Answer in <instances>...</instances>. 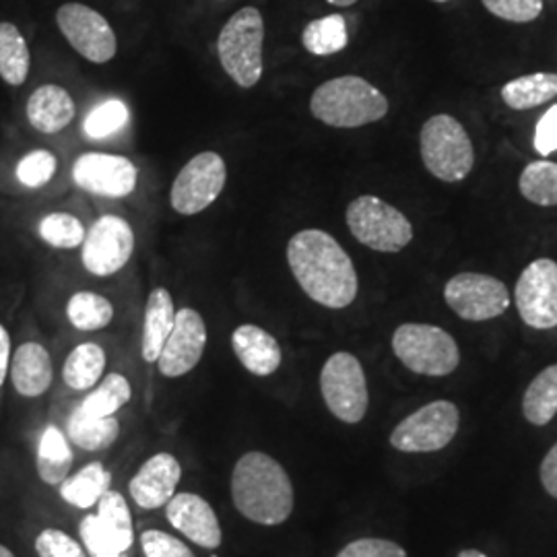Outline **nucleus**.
<instances>
[{
  "label": "nucleus",
  "instance_id": "14",
  "mask_svg": "<svg viewBox=\"0 0 557 557\" xmlns=\"http://www.w3.org/2000/svg\"><path fill=\"white\" fill-rule=\"evenodd\" d=\"M520 319L531 329L549 331L557 326V262L533 260L517 281L515 289Z\"/></svg>",
  "mask_w": 557,
  "mask_h": 557
},
{
  "label": "nucleus",
  "instance_id": "7",
  "mask_svg": "<svg viewBox=\"0 0 557 557\" xmlns=\"http://www.w3.org/2000/svg\"><path fill=\"white\" fill-rule=\"evenodd\" d=\"M345 220L351 236L376 252L395 255L407 248L413 239L411 221L397 207L374 195H361L351 200Z\"/></svg>",
  "mask_w": 557,
  "mask_h": 557
},
{
  "label": "nucleus",
  "instance_id": "32",
  "mask_svg": "<svg viewBox=\"0 0 557 557\" xmlns=\"http://www.w3.org/2000/svg\"><path fill=\"white\" fill-rule=\"evenodd\" d=\"M518 190L533 205L557 207V161H531L518 178Z\"/></svg>",
  "mask_w": 557,
  "mask_h": 557
},
{
  "label": "nucleus",
  "instance_id": "22",
  "mask_svg": "<svg viewBox=\"0 0 557 557\" xmlns=\"http://www.w3.org/2000/svg\"><path fill=\"white\" fill-rule=\"evenodd\" d=\"M27 119L44 135H57L75 119V101L60 85H41L27 100Z\"/></svg>",
  "mask_w": 557,
  "mask_h": 557
},
{
  "label": "nucleus",
  "instance_id": "11",
  "mask_svg": "<svg viewBox=\"0 0 557 557\" xmlns=\"http://www.w3.org/2000/svg\"><path fill=\"white\" fill-rule=\"evenodd\" d=\"M227 168L220 153L205 151L188 161L172 184L170 202L180 215H197L220 199Z\"/></svg>",
  "mask_w": 557,
  "mask_h": 557
},
{
  "label": "nucleus",
  "instance_id": "18",
  "mask_svg": "<svg viewBox=\"0 0 557 557\" xmlns=\"http://www.w3.org/2000/svg\"><path fill=\"white\" fill-rule=\"evenodd\" d=\"M165 517L174 529L205 549H218L223 541L213 506L197 494H176L165 504Z\"/></svg>",
  "mask_w": 557,
  "mask_h": 557
},
{
  "label": "nucleus",
  "instance_id": "41",
  "mask_svg": "<svg viewBox=\"0 0 557 557\" xmlns=\"http://www.w3.org/2000/svg\"><path fill=\"white\" fill-rule=\"evenodd\" d=\"M337 557H407V554L388 539H358L345 545Z\"/></svg>",
  "mask_w": 557,
  "mask_h": 557
},
{
  "label": "nucleus",
  "instance_id": "37",
  "mask_svg": "<svg viewBox=\"0 0 557 557\" xmlns=\"http://www.w3.org/2000/svg\"><path fill=\"white\" fill-rule=\"evenodd\" d=\"M54 172H57V158L46 149L27 153L17 165V178L27 188L46 186L54 176Z\"/></svg>",
  "mask_w": 557,
  "mask_h": 557
},
{
  "label": "nucleus",
  "instance_id": "8",
  "mask_svg": "<svg viewBox=\"0 0 557 557\" xmlns=\"http://www.w3.org/2000/svg\"><path fill=\"white\" fill-rule=\"evenodd\" d=\"M320 393L331 413L345 423H359L368 413L366 372L354 354L338 351L326 359L320 372Z\"/></svg>",
  "mask_w": 557,
  "mask_h": 557
},
{
  "label": "nucleus",
  "instance_id": "29",
  "mask_svg": "<svg viewBox=\"0 0 557 557\" xmlns=\"http://www.w3.org/2000/svg\"><path fill=\"white\" fill-rule=\"evenodd\" d=\"M522 413L533 425H547L557 416V363L539 372L522 398Z\"/></svg>",
  "mask_w": 557,
  "mask_h": 557
},
{
  "label": "nucleus",
  "instance_id": "12",
  "mask_svg": "<svg viewBox=\"0 0 557 557\" xmlns=\"http://www.w3.org/2000/svg\"><path fill=\"white\" fill-rule=\"evenodd\" d=\"M444 299L457 317L469 322L498 319L510 306L508 287L485 273H458L446 283Z\"/></svg>",
  "mask_w": 557,
  "mask_h": 557
},
{
  "label": "nucleus",
  "instance_id": "39",
  "mask_svg": "<svg viewBox=\"0 0 557 557\" xmlns=\"http://www.w3.org/2000/svg\"><path fill=\"white\" fill-rule=\"evenodd\" d=\"M36 552L40 557H87L79 541L60 529H44L36 539Z\"/></svg>",
  "mask_w": 557,
  "mask_h": 557
},
{
  "label": "nucleus",
  "instance_id": "27",
  "mask_svg": "<svg viewBox=\"0 0 557 557\" xmlns=\"http://www.w3.org/2000/svg\"><path fill=\"white\" fill-rule=\"evenodd\" d=\"M73 465V453L69 446V440L60 432L59 428L50 425L41 434L40 446H38V475L48 485H60Z\"/></svg>",
  "mask_w": 557,
  "mask_h": 557
},
{
  "label": "nucleus",
  "instance_id": "47",
  "mask_svg": "<svg viewBox=\"0 0 557 557\" xmlns=\"http://www.w3.org/2000/svg\"><path fill=\"white\" fill-rule=\"evenodd\" d=\"M0 557H15V554L9 549V547H4V545H0Z\"/></svg>",
  "mask_w": 557,
  "mask_h": 557
},
{
  "label": "nucleus",
  "instance_id": "25",
  "mask_svg": "<svg viewBox=\"0 0 557 557\" xmlns=\"http://www.w3.org/2000/svg\"><path fill=\"white\" fill-rule=\"evenodd\" d=\"M110 483H112L110 471H106L101 462H91L60 483V496L64 502L85 510V508L98 506L101 496L110 492Z\"/></svg>",
  "mask_w": 557,
  "mask_h": 557
},
{
  "label": "nucleus",
  "instance_id": "6",
  "mask_svg": "<svg viewBox=\"0 0 557 557\" xmlns=\"http://www.w3.org/2000/svg\"><path fill=\"white\" fill-rule=\"evenodd\" d=\"M393 351L407 370L421 376H448L460 363L457 341L434 324H400L393 335Z\"/></svg>",
  "mask_w": 557,
  "mask_h": 557
},
{
  "label": "nucleus",
  "instance_id": "19",
  "mask_svg": "<svg viewBox=\"0 0 557 557\" xmlns=\"http://www.w3.org/2000/svg\"><path fill=\"white\" fill-rule=\"evenodd\" d=\"M182 467L178 458L170 453H160L149 458L139 469V473L131 479L128 492L135 504L143 510L163 508L176 496Z\"/></svg>",
  "mask_w": 557,
  "mask_h": 557
},
{
  "label": "nucleus",
  "instance_id": "30",
  "mask_svg": "<svg viewBox=\"0 0 557 557\" xmlns=\"http://www.w3.org/2000/svg\"><path fill=\"white\" fill-rule=\"evenodd\" d=\"M29 48L13 23H0V79L20 87L29 75Z\"/></svg>",
  "mask_w": 557,
  "mask_h": 557
},
{
  "label": "nucleus",
  "instance_id": "42",
  "mask_svg": "<svg viewBox=\"0 0 557 557\" xmlns=\"http://www.w3.org/2000/svg\"><path fill=\"white\" fill-rule=\"evenodd\" d=\"M535 151L541 158H549L557 151V103L539 119L535 128Z\"/></svg>",
  "mask_w": 557,
  "mask_h": 557
},
{
  "label": "nucleus",
  "instance_id": "4",
  "mask_svg": "<svg viewBox=\"0 0 557 557\" xmlns=\"http://www.w3.org/2000/svg\"><path fill=\"white\" fill-rule=\"evenodd\" d=\"M421 161L434 178L455 184L462 182L475 165V149L465 126L450 114H436L419 133Z\"/></svg>",
  "mask_w": 557,
  "mask_h": 557
},
{
  "label": "nucleus",
  "instance_id": "28",
  "mask_svg": "<svg viewBox=\"0 0 557 557\" xmlns=\"http://www.w3.org/2000/svg\"><path fill=\"white\" fill-rule=\"evenodd\" d=\"M106 370V354L96 343H83L64 361L62 379L73 391H89L100 382Z\"/></svg>",
  "mask_w": 557,
  "mask_h": 557
},
{
  "label": "nucleus",
  "instance_id": "3",
  "mask_svg": "<svg viewBox=\"0 0 557 557\" xmlns=\"http://www.w3.org/2000/svg\"><path fill=\"white\" fill-rule=\"evenodd\" d=\"M388 100L370 81L343 75L317 87L310 98L314 119L333 128H359L388 114Z\"/></svg>",
  "mask_w": 557,
  "mask_h": 557
},
{
  "label": "nucleus",
  "instance_id": "36",
  "mask_svg": "<svg viewBox=\"0 0 557 557\" xmlns=\"http://www.w3.org/2000/svg\"><path fill=\"white\" fill-rule=\"evenodd\" d=\"M128 122V108L120 100H108L100 103L94 112L85 119V135L91 139H106Z\"/></svg>",
  "mask_w": 557,
  "mask_h": 557
},
{
  "label": "nucleus",
  "instance_id": "13",
  "mask_svg": "<svg viewBox=\"0 0 557 557\" xmlns=\"http://www.w3.org/2000/svg\"><path fill=\"white\" fill-rule=\"evenodd\" d=\"M62 36L79 52L83 59L103 64L116 57L119 41L112 25L91 7L81 2L62 4L57 13Z\"/></svg>",
  "mask_w": 557,
  "mask_h": 557
},
{
  "label": "nucleus",
  "instance_id": "16",
  "mask_svg": "<svg viewBox=\"0 0 557 557\" xmlns=\"http://www.w3.org/2000/svg\"><path fill=\"white\" fill-rule=\"evenodd\" d=\"M207 347V326L197 310L182 308L176 312L174 329L161 349L158 366L165 379H180L199 366Z\"/></svg>",
  "mask_w": 557,
  "mask_h": 557
},
{
  "label": "nucleus",
  "instance_id": "15",
  "mask_svg": "<svg viewBox=\"0 0 557 557\" xmlns=\"http://www.w3.org/2000/svg\"><path fill=\"white\" fill-rule=\"evenodd\" d=\"M135 250V232L119 215H103L83 239V264L98 277H110L126 267Z\"/></svg>",
  "mask_w": 557,
  "mask_h": 557
},
{
  "label": "nucleus",
  "instance_id": "35",
  "mask_svg": "<svg viewBox=\"0 0 557 557\" xmlns=\"http://www.w3.org/2000/svg\"><path fill=\"white\" fill-rule=\"evenodd\" d=\"M40 236L54 248H77L85 239V227L69 213H50L40 223Z\"/></svg>",
  "mask_w": 557,
  "mask_h": 557
},
{
  "label": "nucleus",
  "instance_id": "23",
  "mask_svg": "<svg viewBox=\"0 0 557 557\" xmlns=\"http://www.w3.org/2000/svg\"><path fill=\"white\" fill-rule=\"evenodd\" d=\"M174 299L165 287L151 292L145 308V324H143V358L149 363H156L161 356V349L174 329Z\"/></svg>",
  "mask_w": 557,
  "mask_h": 557
},
{
  "label": "nucleus",
  "instance_id": "38",
  "mask_svg": "<svg viewBox=\"0 0 557 557\" xmlns=\"http://www.w3.org/2000/svg\"><path fill=\"white\" fill-rule=\"evenodd\" d=\"M483 7L499 20L531 23L543 13V0H481Z\"/></svg>",
  "mask_w": 557,
  "mask_h": 557
},
{
  "label": "nucleus",
  "instance_id": "44",
  "mask_svg": "<svg viewBox=\"0 0 557 557\" xmlns=\"http://www.w3.org/2000/svg\"><path fill=\"white\" fill-rule=\"evenodd\" d=\"M9 361H11V337H9L7 329L0 324V386L4 384V379H7Z\"/></svg>",
  "mask_w": 557,
  "mask_h": 557
},
{
  "label": "nucleus",
  "instance_id": "10",
  "mask_svg": "<svg viewBox=\"0 0 557 557\" xmlns=\"http://www.w3.org/2000/svg\"><path fill=\"white\" fill-rule=\"evenodd\" d=\"M81 539L91 557H120L133 547L135 531L126 499L119 492H106L98 512L81 520Z\"/></svg>",
  "mask_w": 557,
  "mask_h": 557
},
{
  "label": "nucleus",
  "instance_id": "40",
  "mask_svg": "<svg viewBox=\"0 0 557 557\" xmlns=\"http://www.w3.org/2000/svg\"><path fill=\"white\" fill-rule=\"evenodd\" d=\"M140 547L147 557H197L186 543L163 531H145L140 535Z\"/></svg>",
  "mask_w": 557,
  "mask_h": 557
},
{
  "label": "nucleus",
  "instance_id": "21",
  "mask_svg": "<svg viewBox=\"0 0 557 557\" xmlns=\"http://www.w3.org/2000/svg\"><path fill=\"white\" fill-rule=\"evenodd\" d=\"M52 359L40 343H23L11 361V380L21 397H41L52 384Z\"/></svg>",
  "mask_w": 557,
  "mask_h": 557
},
{
  "label": "nucleus",
  "instance_id": "24",
  "mask_svg": "<svg viewBox=\"0 0 557 557\" xmlns=\"http://www.w3.org/2000/svg\"><path fill=\"white\" fill-rule=\"evenodd\" d=\"M499 94L512 110H533L557 98V73H533L508 81Z\"/></svg>",
  "mask_w": 557,
  "mask_h": 557
},
{
  "label": "nucleus",
  "instance_id": "17",
  "mask_svg": "<svg viewBox=\"0 0 557 557\" xmlns=\"http://www.w3.org/2000/svg\"><path fill=\"white\" fill-rule=\"evenodd\" d=\"M73 180L91 195L122 199L137 186V168L122 156L85 153L73 165Z\"/></svg>",
  "mask_w": 557,
  "mask_h": 557
},
{
  "label": "nucleus",
  "instance_id": "9",
  "mask_svg": "<svg viewBox=\"0 0 557 557\" xmlns=\"http://www.w3.org/2000/svg\"><path fill=\"white\" fill-rule=\"evenodd\" d=\"M460 413L450 400H434L403 419L391 434L400 453H436L457 436Z\"/></svg>",
  "mask_w": 557,
  "mask_h": 557
},
{
  "label": "nucleus",
  "instance_id": "34",
  "mask_svg": "<svg viewBox=\"0 0 557 557\" xmlns=\"http://www.w3.org/2000/svg\"><path fill=\"white\" fill-rule=\"evenodd\" d=\"M66 317L79 331H100L114 319V306L103 296L91 294V292H79L69 299Z\"/></svg>",
  "mask_w": 557,
  "mask_h": 557
},
{
  "label": "nucleus",
  "instance_id": "2",
  "mask_svg": "<svg viewBox=\"0 0 557 557\" xmlns=\"http://www.w3.org/2000/svg\"><path fill=\"white\" fill-rule=\"evenodd\" d=\"M232 499L242 517L277 527L294 512V485L275 458L246 453L232 473Z\"/></svg>",
  "mask_w": 557,
  "mask_h": 557
},
{
  "label": "nucleus",
  "instance_id": "33",
  "mask_svg": "<svg viewBox=\"0 0 557 557\" xmlns=\"http://www.w3.org/2000/svg\"><path fill=\"white\" fill-rule=\"evenodd\" d=\"M133 397L131 382L122 374H108L100 386L85 397L77 411L89 418H110Z\"/></svg>",
  "mask_w": 557,
  "mask_h": 557
},
{
  "label": "nucleus",
  "instance_id": "46",
  "mask_svg": "<svg viewBox=\"0 0 557 557\" xmlns=\"http://www.w3.org/2000/svg\"><path fill=\"white\" fill-rule=\"evenodd\" d=\"M458 557H487V556H483V554H481V552H478V549H467V552H460V554H458Z\"/></svg>",
  "mask_w": 557,
  "mask_h": 557
},
{
  "label": "nucleus",
  "instance_id": "43",
  "mask_svg": "<svg viewBox=\"0 0 557 557\" xmlns=\"http://www.w3.org/2000/svg\"><path fill=\"white\" fill-rule=\"evenodd\" d=\"M539 473H541V483H543L545 492L552 498H557V442L547 453V457L543 458Z\"/></svg>",
  "mask_w": 557,
  "mask_h": 557
},
{
  "label": "nucleus",
  "instance_id": "20",
  "mask_svg": "<svg viewBox=\"0 0 557 557\" xmlns=\"http://www.w3.org/2000/svg\"><path fill=\"white\" fill-rule=\"evenodd\" d=\"M232 347L239 363L255 376H271L281 366V345L277 338L257 324H242L232 335Z\"/></svg>",
  "mask_w": 557,
  "mask_h": 557
},
{
  "label": "nucleus",
  "instance_id": "45",
  "mask_svg": "<svg viewBox=\"0 0 557 557\" xmlns=\"http://www.w3.org/2000/svg\"><path fill=\"white\" fill-rule=\"evenodd\" d=\"M326 2H331V4H335V7H351V4H356L358 0H326Z\"/></svg>",
  "mask_w": 557,
  "mask_h": 557
},
{
  "label": "nucleus",
  "instance_id": "5",
  "mask_svg": "<svg viewBox=\"0 0 557 557\" xmlns=\"http://www.w3.org/2000/svg\"><path fill=\"white\" fill-rule=\"evenodd\" d=\"M264 21L259 9L244 7L221 29L218 54L221 66L242 89H252L262 77Z\"/></svg>",
  "mask_w": 557,
  "mask_h": 557
},
{
  "label": "nucleus",
  "instance_id": "31",
  "mask_svg": "<svg viewBox=\"0 0 557 557\" xmlns=\"http://www.w3.org/2000/svg\"><path fill=\"white\" fill-rule=\"evenodd\" d=\"M304 48L314 57H333L347 48L349 34L343 15H326L322 20L310 21L301 34Z\"/></svg>",
  "mask_w": 557,
  "mask_h": 557
},
{
  "label": "nucleus",
  "instance_id": "26",
  "mask_svg": "<svg viewBox=\"0 0 557 557\" xmlns=\"http://www.w3.org/2000/svg\"><path fill=\"white\" fill-rule=\"evenodd\" d=\"M120 436L119 419L114 416L110 418H89L83 416L77 409L69 418L66 423V438L79 446L83 450L89 453H100L110 448Z\"/></svg>",
  "mask_w": 557,
  "mask_h": 557
},
{
  "label": "nucleus",
  "instance_id": "48",
  "mask_svg": "<svg viewBox=\"0 0 557 557\" xmlns=\"http://www.w3.org/2000/svg\"><path fill=\"white\" fill-rule=\"evenodd\" d=\"M436 2H448V0H436Z\"/></svg>",
  "mask_w": 557,
  "mask_h": 557
},
{
  "label": "nucleus",
  "instance_id": "1",
  "mask_svg": "<svg viewBox=\"0 0 557 557\" xmlns=\"http://www.w3.org/2000/svg\"><path fill=\"white\" fill-rule=\"evenodd\" d=\"M287 264L301 292L324 308L343 310L358 298L354 260L322 230H301L289 239Z\"/></svg>",
  "mask_w": 557,
  "mask_h": 557
}]
</instances>
